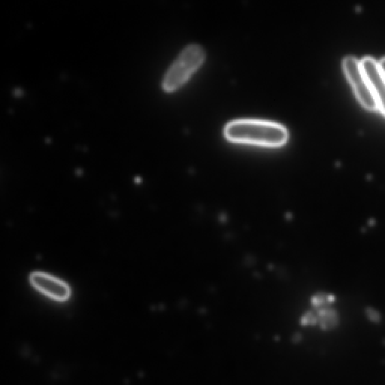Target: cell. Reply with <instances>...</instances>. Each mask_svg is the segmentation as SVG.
<instances>
[{
    "label": "cell",
    "instance_id": "ba28073f",
    "mask_svg": "<svg viewBox=\"0 0 385 385\" xmlns=\"http://www.w3.org/2000/svg\"><path fill=\"white\" fill-rule=\"evenodd\" d=\"M380 70L385 78V57H382L379 62Z\"/></svg>",
    "mask_w": 385,
    "mask_h": 385
},
{
    "label": "cell",
    "instance_id": "8992f818",
    "mask_svg": "<svg viewBox=\"0 0 385 385\" xmlns=\"http://www.w3.org/2000/svg\"><path fill=\"white\" fill-rule=\"evenodd\" d=\"M319 313V321L323 328L328 329L336 326L337 314L333 309L322 308Z\"/></svg>",
    "mask_w": 385,
    "mask_h": 385
},
{
    "label": "cell",
    "instance_id": "9c48e42d",
    "mask_svg": "<svg viewBox=\"0 0 385 385\" xmlns=\"http://www.w3.org/2000/svg\"><path fill=\"white\" fill-rule=\"evenodd\" d=\"M22 90L20 89H17L14 90V95L16 96H21L22 95Z\"/></svg>",
    "mask_w": 385,
    "mask_h": 385
},
{
    "label": "cell",
    "instance_id": "52a82bcc",
    "mask_svg": "<svg viewBox=\"0 0 385 385\" xmlns=\"http://www.w3.org/2000/svg\"><path fill=\"white\" fill-rule=\"evenodd\" d=\"M368 317L373 321H379L380 319V314L377 313L374 309L369 308L367 311Z\"/></svg>",
    "mask_w": 385,
    "mask_h": 385
},
{
    "label": "cell",
    "instance_id": "277c9868",
    "mask_svg": "<svg viewBox=\"0 0 385 385\" xmlns=\"http://www.w3.org/2000/svg\"><path fill=\"white\" fill-rule=\"evenodd\" d=\"M34 288L53 300L65 301L70 298L71 290L66 282L51 275L35 271L29 276Z\"/></svg>",
    "mask_w": 385,
    "mask_h": 385
},
{
    "label": "cell",
    "instance_id": "7a4b0ae2",
    "mask_svg": "<svg viewBox=\"0 0 385 385\" xmlns=\"http://www.w3.org/2000/svg\"><path fill=\"white\" fill-rule=\"evenodd\" d=\"M206 53L198 44H191L180 53L165 72L162 82L165 92L172 93L183 87L205 62Z\"/></svg>",
    "mask_w": 385,
    "mask_h": 385
},
{
    "label": "cell",
    "instance_id": "3957f363",
    "mask_svg": "<svg viewBox=\"0 0 385 385\" xmlns=\"http://www.w3.org/2000/svg\"><path fill=\"white\" fill-rule=\"evenodd\" d=\"M347 78L351 82L358 99L369 110L379 109L371 85L362 69L360 60L354 56H347L343 62Z\"/></svg>",
    "mask_w": 385,
    "mask_h": 385
},
{
    "label": "cell",
    "instance_id": "5b68a950",
    "mask_svg": "<svg viewBox=\"0 0 385 385\" xmlns=\"http://www.w3.org/2000/svg\"><path fill=\"white\" fill-rule=\"evenodd\" d=\"M360 64L378 107L385 116V78L379 62L371 57H365L360 60Z\"/></svg>",
    "mask_w": 385,
    "mask_h": 385
},
{
    "label": "cell",
    "instance_id": "6da1fadb",
    "mask_svg": "<svg viewBox=\"0 0 385 385\" xmlns=\"http://www.w3.org/2000/svg\"><path fill=\"white\" fill-rule=\"evenodd\" d=\"M224 135L231 142L269 148L281 147L289 138L284 126L252 119L233 120L225 127Z\"/></svg>",
    "mask_w": 385,
    "mask_h": 385
}]
</instances>
